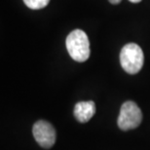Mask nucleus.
Wrapping results in <instances>:
<instances>
[{"label": "nucleus", "instance_id": "f257e3e1", "mask_svg": "<svg viewBox=\"0 0 150 150\" xmlns=\"http://www.w3.org/2000/svg\"><path fill=\"white\" fill-rule=\"evenodd\" d=\"M67 52L75 62H84L89 59L90 49L89 38L85 31L81 29H74L68 34L65 40Z\"/></svg>", "mask_w": 150, "mask_h": 150}, {"label": "nucleus", "instance_id": "f03ea898", "mask_svg": "<svg viewBox=\"0 0 150 150\" xmlns=\"http://www.w3.org/2000/svg\"><path fill=\"white\" fill-rule=\"evenodd\" d=\"M120 62L123 69L127 73H139L144 62V55H143L142 49L134 43L125 45L120 53Z\"/></svg>", "mask_w": 150, "mask_h": 150}, {"label": "nucleus", "instance_id": "7ed1b4c3", "mask_svg": "<svg viewBox=\"0 0 150 150\" xmlns=\"http://www.w3.org/2000/svg\"><path fill=\"white\" fill-rule=\"evenodd\" d=\"M142 120V113L140 108L136 103L128 100L121 106L117 124L122 131H129L139 127Z\"/></svg>", "mask_w": 150, "mask_h": 150}, {"label": "nucleus", "instance_id": "20e7f679", "mask_svg": "<svg viewBox=\"0 0 150 150\" xmlns=\"http://www.w3.org/2000/svg\"><path fill=\"white\" fill-rule=\"evenodd\" d=\"M32 134L41 147L51 148L56 142V131L49 122L39 120L33 125Z\"/></svg>", "mask_w": 150, "mask_h": 150}, {"label": "nucleus", "instance_id": "39448f33", "mask_svg": "<svg viewBox=\"0 0 150 150\" xmlns=\"http://www.w3.org/2000/svg\"><path fill=\"white\" fill-rule=\"evenodd\" d=\"M74 116L80 123H87L96 113V104L94 101H79L73 110Z\"/></svg>", "mask_w": 150, "mask_h": 150}, {"label": "nucleus", "instance_id": "423d86ee", "mask_svg": "<svg viewBox=\"0 0 150 150\" xmlns=\"http://www.w3.org/2000/svg\"><path fill=\"white\" fill-rule=\"evenodd\" d=\"M25 6L32 10H39V9L45 8L49 4L50 0H23Z\"/></svg>", "mask_w": 150, "mask_h": 150}, {"label": "nucleus", "instance_id": "0eeeda50", "mask_svg": "<svg viewBox=\"0 0 150 150\" xmlns=\"http://www.w3.org/2000/svg\"><path fill=\"white\" fill-rule=\"evenodd\" d=\"M108 1L111 3V4H118L122 1V0H108Z\"/></svg>", "mask_w": 150, "mask_h": 150}, {"label": "nucleus", "instance_id": "6e6552de", "mask_svg": "<svg viewBox=\"0 0 150 150\" xmlns=\"http://www.w3.org/2000/svg\"><path fill=\"white\" fill-rule=\"evenodd\" d=\"M129 1H131L132 3H139L142 1V0H129Z\"/></svg>", "mask_w": 150, "mask_h": 150}]
</instances>
